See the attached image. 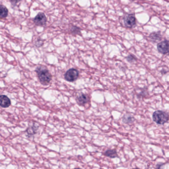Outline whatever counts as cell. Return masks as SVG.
<instances>
[{"label":"cell","instance_id":"1","mask_svg":"<svg viewBox=\"0 0 169 169\" xmlns=\"http://www.w3.org/2000/svg\"><path fill=\"white\" fill-rule=\"evenodd\" d=\"M35 72L40 83L43 86H48L51 81L52 77L47 68L43 66H40L36 68Z\"/></svg>","mask_w":169,"mask_h":169},{"label":"cell","instance_id":"2","mask_svg":"<svg viewBox=\"0 0 169 169\" xmlns=\"http://www.w3.org/2000/svg\"><path fill=\"white\" fill-rule=\"evenodd\" d=\"M152 118L153 121L158 125H164L169 120V114L166 111L157 110L153 113Z\"/></svg>","mask_w":169,"mask_h":169},{"label":"cell","instance_id":"3","mask_svg":"<svg viewBox=\"0 0 169 169\" xmlns=\"http://www.w3.org/2000/svg\"><path fill=\"white\" fill-rule=\"evenodd\" d=\"M123 23L127 28H132L137 25V19L135 14H126L123 17Z\"/></svg>","mask_w":169,"mask_h":169},{"label":"cell","instance_id":"4","mask_svg":"<svg viewBox=\"0 0 169 169\" xmlns=\"http://www.w3.org/2000/svg\"><path fill=\"white\" fill-rule=\"evenodd\" d=\"M79 76V72L77 69L71 68L67 70L64 75L65 80L68 82H74Z\"/></svg>","mask_w":169,"mask_h":169},{"label":"cell","instance_id":"5","mask_svg":"<svg viewBox=\"0 0 169 169\" xmlns=\"http://www.w3.org/2000/svg\"><path fill=\"white\" fill-rule=\"evenodd\" d=\"M39 129V126L37 123H31L26 131V135L28 137H33L38 133Z\"/></svg>","mask_w":169,"mask_h":169},{"label":"cell","instance_id":"6","mask_svg":"<svg viewBox=\"0 0 169 169\" xmlns=\"http://www.w3.org/2000/svg\"><path fill=\"white\" fill-rule=\"evenodd\" d=\"M157 47L159 53L166 55L169 52V41L167 40L161 41L157 44Z\"/></svg>","mask_w":169,"mask_h":169},{"label":"cell","instance_id":"7","mask_svg":"<svg viewBox=\"0 0 169 169\" xmlns=\"http://www.w3.org/2000/svg\"><path fill=\"white\" fill-rule=\"evenodd\" d=\"M89 96L87 94L80 92L76 96V102L79 106H84L89 101Z\"/></svg>","mask_w":169,"mask_h":169},{"label":"cell","instance_id":"8","mask_svg":"<svg viewBox=\"0 0 169 169\" xmlns=\"http://www.w3.org/2000/svg\"><path fill=\"white\" fill-rule=\"evenodd\" d=\"M34 22L36 26H44L47 22V18L46 15L43 12H39L37 14L34 19Z\"/></svg>","mask_w":169,"mask_h":169},{"label":"cell","instance_id":"9","mask_svg":"<svg viewBox=\"0 0 169 169\" xmlns=\"http://www.w3.org/2000/svg\"><path fill=\"white\" fill-rule=\"evenodd\" d=\"M149 40L153 43H158L162 39V35L160 31L153 32L149 35Z\"/></svg>","mask_w":169,"mask_h":169},{"label":"cell","instance_id":"10","mask_svg":"<svg viewBox=\"0 0 169 169\" xmlns=\"http://www.w3.org/2000/svg\"><path fill=\"white\" fill-rule=\"evenodd\" d=\"M135 121V118L130 113H126L122 118V121L123 123L127 125H132Z\"/></svg>","mask_w":169,"mask_h":169},{"label":"cell","instance_id":"11","mask_svg":"<svg viewBox=\"0 0 169 169\" xmlns=\"http://www.w3.org/2000/svg\"><path fill=\"white\" fill-rule=\"evenodd\" d=\"M11 101L8 96L5 95H0V106L2 107L7 108L10 106Z\"/></svg>","mask_w":169,"mask_h":169},{"label":"cell","instance_id":"12","mask_svg":"<svg viewBox=\"0 0 169 169\" xmlns=\"http://www.w3.org/2000/svg\"><path fill=\"white\" fill-rule=\"evenodd\" d=\"M104 155L106 157L110 158H116L118 157V153L116 150L114 149H108L104 152Z\"/></svg>","mask_w":169,"mask_h":169},{"label":"cell","instance_id":"13","mask_svg":"<svg viewBox=\"0 0 169 169\" xmlns=\"http://www.w3.org/2000/svg\"><path fill=\"white\" fill-rule=\"evenodd\" d=\"M8 12H9V11L7 7L2 5H0V18L1 19H4L7 17L8 15Z\"/></svg>","mask_w":169,"mask_h":169},{"label":"cell","instance_id":"14","mask_svg":"<svg viewBox=\"0 0 169 169\" xmlns=\"http://www.w3.org/2000/svg\"><path fill=\"white\" fill-rule=\"evenodd\" d=\"M81 29L80 28L75 26H72L70 28V33L72 35L74 36L77 35H81Z\"/></svg>","mask_w":169,"mask_h":169},{"label":"cell","instance_id":"15","mask_svg":"<svg viewBox=\"0 0 169 169\" xmlns=\"http://www.w3.org/2000/svg\"><path fill=\"white\" fill-rule=\"evenodd\" d=\"M126 60L130 63H134L137 62V59L135 55L129 54L128 56L126 57Z\"/></svg>","mask_w":169,"mask_h":169},{"label":"cell","instance_id":"16","mask_svg":"<svg viewBox=\"0 0 169 169\" xmlns=\"http://www.w3.org/2000/svg\"><path fill=\"white\" fill-rule=\"evenodd\" d=\"M141 90L138 94V98L145 97L147 95V89L146 88H144L141 89Z\"/></svg>","mask_w":169,"mask_h":169},{"label":"cell","instance_id":"17","mask_svg":"<svg viewBox=\"0 0 169 169\" xmlns=\"http://www.w3.org/2000/svg\"><path fill=\"white\" fill-rule=\"evenodd\" d=\"M165 165L163 163H159L156 165V169H164Z\"/></svg>","mask_w":169,"mask_h":169},{"label":"cell","instance_id":"18","mask_svg":"<svg viewBox=\"0 0 169 169\" xmlns=\"http://www.w3.org/2000/svg\"><path fill=\"white\" fill-rule=\"evenodd\" d=\"M168 72V70H161V73L163 74H167Z\"/></svg>","mask_w":169,"mask_h":169},{"label":"cell","instance_id":"19","mask_svg":"<svg viewBox=\"0 0 169 169\" xmlns=\"http://www.w3.org/2000/svg\"><path fill=\"white\" fill-rule=\"evenodd\" d=\"M139 169V168H133V169Z\"/></svg>","mask_w":169,"mask_h":169},{"label":"cell","instance_id":"20","mask_svg":"<svg viewBox=\"0 0 169 169\" xmlns=\"http://www.w3.org/2000/svg\"><path fill=\"white\" fill-rule=\"evenodd\" d=\"M80 169V168H75V169Z\"/></svg>","mask_w":169,"mask_h":169}]
</instances>
